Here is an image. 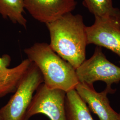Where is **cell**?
<instances>
[{
	"instance_id": "cell-1",
	"label": "cell",
	"mask_w": 120,
	"mask_h": 120,
	"mask_svg": "<svg viewBox=\"0 0 120 120\" xmlns=\"http://www.w3.org/2000/svg\"><path fill=\"white\" fill-rule=\"evenodd\" d=\"M52 49L76 69L86 60V27L82 15L65 14L46 24Z\"/></svg>"
},
{
	"instance_id": "cell-2",
	"label": "cell",
	"mask_w": 120,
	"mask_h": 120,
	"mask_svg": "<svg viewBox=\"0 0 120 120\" xmlns=\"http://www.w3.org/2000/svg\"><path fill=\"white\" fill-rule=\"evenodd\" d=\"M24 51L28 58L40 70L43 83L48 88L66 93L75 89L79 83L76 69L57 54L49 44L35 43Z\"/></svg>"
},
{
	"instance_id": "cell-3",
	"label": "cell",
	"mask_w": 120,
	"mask_h": 120,
	"mask_svg": "<svg viewBox=\"0 0 120 120\" xmlns=\"http://www.w3.org/2000/svg\"><path fill=\"white\" fill-rule=\"evenodd\" d=\"M43 83L41 73L33 63L14 94L8 102L0 109V114L3 120H25L34 94Z\"/></svg>"
},
{
	"instance_id": "cell-4",
	"label": "cell",
	"mask_w": 120,
	"mask_h": 120,
	"mask_svg": "<svg viewBox=\"0 0 120 120\" xmlns=\"http://www.w3.org/2000/svg\"><path fill=\"white\" fill-rule=\"evenodd\" d=\"M80 83L94 85L102 81L108 87L120 81V67L108 60L101 47L97 46L92 56L86 60L76 69Z\"/></svg>"
},
{
	"instance_id": "cell-5",
	"label": "cell",
	"mask_w": 120,
	"mask_h": 120,
	"mask_svg": "<svg viewBox=\"0 0 120 120\" xmlns=\"http://www.w3.org/2000/svg\"><path fill=\"white\" fill-rule=\"evenodd\" d=\"M66 94L63 90L49 89L42 83L35 93L25 120L40 113L47 116L50 120H66Z\"/></svg>"
},
{
	"instance_id": "cell-6",
	"label": "cell",
	"mask_w": 120,
	"mask_h": 120,
	"mask_svg": "<svg viewBox=\"0 0 120 120\" xmlns=\"http://www.w3.org/2000/svg\"><path fill=\"white\" fill-rule=\"evenodd\" d=\"M87 44L111 50L120 57V23L95 18L94 23L86 26Z\"/></svg>"
},
{
	"instance_id": "cell-7",
	"label": "cell",
	"mask_w": 120,
	"mask_h": 120,
	"mask_svg": "<svg viewBox=\"0 0 120 120\" xmlns=\"http://www.w3.org/2000/svg\"><path fill=\"white\" fill-rule=\"evenodd\" d=\"M24 8L36 20L45 23L53 22L75 9L74 0H23Z\"/></svg>"
},
{
	"instance_id": "cell-8",
	"label": "cell",
	"mask_w": 120,
	"mask_h": 120,
	"mask_svg": "<svg viewBox=\"0 0 120 120\" xmlns=\"http://www.w3.org/2000/svg\"><path fill=\"white\" fill-rule=\"evenodd\" d=\"M75 90L99 120H120V113L112 108L108 98V94H112L115 91L111 87H106L103 91L98 92L94 85L79 82Z\"/></svg>"
},
{
	"instance_id": "cell-9",
	"label": "cell",
	"mask_w": 120,
	"mask_h": 120,
	"mask_svg": "<svg viewBox=\"0 0 120 120\" xmlns=\"http://www.w3.org/2000/svg\"><path fill=\"white\" fill-rule=\"evenodd\" d=\"M33 62L28 58L13 68L0 69V98L15 93Z\"/></svg>"
},
{
	"instance_id": "cell-10",
	"label": "cell",
	"mask_w": 120,
	"mask_h": 120,
	"mask_svg": "<svg viewBox=\"0 0 120 120\" xmlns=\"http://www.w3.org/2000/svg\"><path fill=\"white\" fill-rule=\"evenodd\" d=\"M65 108L66 120H94L86 103L75 89L66 93Z\"/></svg>"
},
{
	"instance_id": "cell-11",
	"label": "cell",
	"mask_w": 120,
	"mask_h": 120,
	"mask_svg": "<svg viewBox=\"0 0 120 120\" xmlns=\"http://www.w3.org/2000/svg\"><path fill=\"white\" fill-rule=\"evenodd\" d=\"M83 4L95 18L120 23V9L113 7L112 0H83Z\"/></svg>"
},
{
	"instance_id": "cell-12",
	"label": "cell",
	"mask_w": 120,
	"mask_h": 120,
	"mask_svg": "<svg viewBox=\"0 0 120 120\" xmlns=\"http://www.w3.org/2000/svg\"><path fill=\"white\" fill-rule=\"evenodd\" d=\"M24 9L23 0H0V14L2 17L26 28L27 22L23 15Z\"/></svg>"
},
{
	"instance_id": "cell-13",
	"label": "cell",
	"mask_w": 120,
	"mask_h": 120,
	"mask_svg": "<svg viewBox=\"0 0 120 120\" xmlns=\"http://www.w3.org/2000/svg\"><path fill=\"white\" fill-rule=\"evenodd\" d=\"M10 60V57L7 54L4 55L2 57H0V68L5 65L9 66Z\"/></svg>"
},
{
	"instance_id": "cell-14",
	"label": "cell",
	"mask_w": 120,
	"mask_h": 120,
	"mask_svg": "<svg viewBox=\"0 0 120 120\" xmlns=\"http://www.w3.org/2000/svg\"><path fill=\"white\" fill-rule=\"evenodd\" d=\"M0 120H3L2 117V116L0 115Z\"/></svg>"
},
{
	"instance_id": "cell-15",
	"label": "cell",
	"mask_w": 120,
	"mask_h": 120,
	"mask_svg": "<svg viewBox=\"0 0 120 120\" xmlns=\"http://www.w3.org/2000/svg\"></svg>"
}]
</instances>
